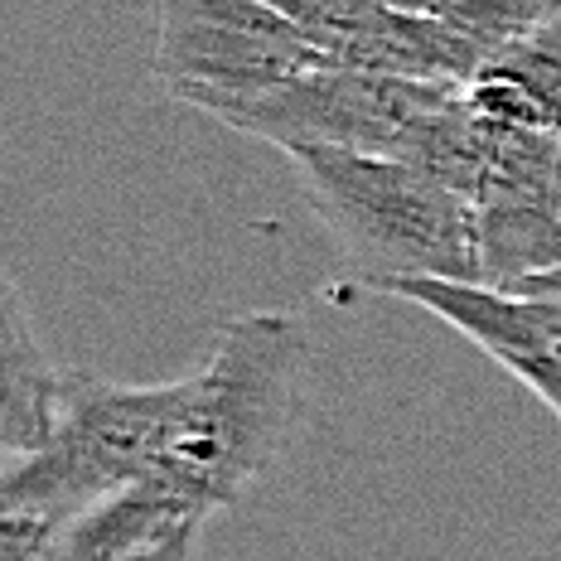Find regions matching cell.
<instances>
[{"mask_svg":"<svg viewBox=\"0 0 561 561\" xmlns=\"http://www.w3.org/2000/svg\"><path fill=\"white\" fill-rule=\"evenodd\" d=\"M314 339L290 310L232 314L184 378V407L156 474L214 518L290 450L306 421Z\"/></svg>","mask_w":561,"mask_h":561,"instance_id":"1","label":"cell"},{"mask_svg":"<svg viewBox=\"0 0 561 561\" xmlns=\"http://www.w3.org/2000/svg\"><path fill=\"white\" fill-rule=\"evenodd\" d=\"M184 407V378L136 382L78 378L68 382L54 436L25 460L5 465L0 484V557L44 561L58 533L116 489L156 474Z\"/></svg>","mask_w":561,"mask_h":561,"instance_id":"2","label":"cell"},{"mask_svg":"<svg viewBox=\"0 0 561 561\" xmlns=\"http://www.w3.org/2000/svg\"><path fill=\"white\" fill-rule=\"evenodd\" d=\"M310 214L334 238L344 266L364 286L440 276L479 280L474 214L455 190L402 156L364 150H290Z\"/></svg>","mask_w":561,"mask_h":561,"instance_id":"3","label":"cell"},{"mask_svg":"<svg viewBox=\"0 0 561 561\" xmlns=\"http://www.w3.org/2000/svg\"><path fill=\"white\" fill-rule=\"evenodd\" d=\"M150 73L174 102L208 116L330 64L310 34L266 0H150Z\"/></svg>","mask_w":561,"mask_h":561,"instance_id":"4","label":"cell"},{"mask_svg":"<svg viewBox=\"0 0 561 561\" xmlns=\"http://www.w3.org/2000/svg\"><path fill=\"white\" fill-rule=\"evenodd\" d=\"M455 92V83L373 73L354 64H320L272 92L228 102L214 122L238 136L266 140L280 156L290 150H364V156H407L431 112Z\"/></svg>","mask_w":561,"mask_h":561,"instance_id":"5","label":"cell"},{"mask_svg":"<svg viewBox=\"0 0 561 561\" xmlns=\"http://www.w3.org/2000/svg\"><path fill=\"white\" fill-rule=\"evenodd\" d=\"M470 214L484 286L561 266V136L494 126Z\"/></svg>","mask_w":561,"mask_h":561,"instance_id":"6","label":"cell"},{"mask_svg":"<svg viewBox=\"0 0 561 561\" xmlns=\"http://www.w3.org/2000/svg\"><path fill=\"white\" fill-rule=\"evenodd\" d=\"M310 34L330 64L465 88L484 68L479 44L450 15H421L392 0H266Z\"/></svg>","mask_w":561,"mask_h":561,"instance_id":"7","label":"cell"},{"mask_svg":"<svg viewBox=\"0 0 561 561\" xmlns=\"http://www.w3.org/2000/svg\"><path fill=\"white\" fill-rule=\"evenodd\" d=\"M68 382L73 373H64L44 354L39 334L30 330L20 286L5 276V310H0V446H5V465L25 460L54 436Z\"/></svg>","mask_w":561,"mask_h":561,"instance_id":"8","label":"cell"},{"mask_svg":"<svg viewBox=\"0 0 561 561\" xmlns=\"http://www.w3.org/2000/svg\"><path fill=\"white\" fill-rule=\"evenodd\" d=\"M460 92L494 126L561 136V5L499 49Z\"/></svg>","mask_w":561,"mask_h":561,"instance_id":"9","label":"cell"},{"mask_svg":"<svg viewBox=\"0 0 561 561\" xmlns=\"http://www.w3.org/2000/svg\"><path fill=\"white\" fill-rule=\"evenodd\" d=\"M499 290H518V296L547 300V306L561 310V266H552V272H537V276H523V280H513V286H499Z\"/></svg>","mask_w":561,"mask_h":561,"instance_id":"10","label":"cell"},{"mask_svg":"<svg viewBox=\"0 0 561 561\" xmlns=\"http://www.w3.org/2000/svg\"><path fill=\"white\" fill-rule=\"evenodd\" d=\"M146 561H198V528L194 533H180L170 547H160V552L146 557Z\"/></svg>","mask_w":561,"mask_h":561,"instance_id":"11","label":"cell"},{"mask_svg":"<svg viewBox=\"0 0 561 561\" xmlns=\"http://www.w3.org/2000/svg\"><path fill=\"white\" fill-rule=\"evenodd\" d=\"M392 5H402V10H421V15H446V10L465 5V0H392Z\"/></svg>","mask_w":561,"mask_h":561,"instance_id":"12","label":"cell"}]
</instances>
